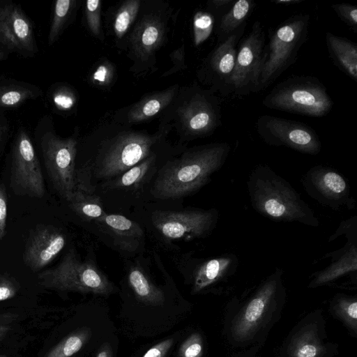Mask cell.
<instances>
[{
  "instance_id": "1",
  "label": "cell",
  "mask_w": 357,
  "mask_h": 357,
  "mask_svg": "<svg viewBox=\"0 0 357 357\" xmlns=\"http://www.w3.org/2000/svg\"><path fill=\"white\" fill-rule=\"evenodd\" d=\"M171 126L154 133L111 123L78 141L76 189L92 193L151 154L170 146L166 142Z\"/></svg>"
},
{
  "instance_id": "2",
  "label": "cell",
  "mask_w": 357,
  "mask_h": 357,
  "mask_svg": "<svg viewBox=\"0 0 357 357\" xmlns=\"http://www.w3.org/2000/svg\"><path fill=\"white\" fill-rule=\"evenodd\" d=\"M231 151L227 142L184 149L158 171L151 189V202H176L199 192L225 163Z\"/></svg>"
},
{
  "instance_id": "3",
  "label": "cell",
  "mask_w": 357,
  "mask_h": 357,
  "mask_svg": "<svg viewBox=\"0 0 357 357\" xmlns=\"http://www.w3.org/2000/svg\"><path fill=\"white\" fill-rule=\"evenodd\" d=\"M128 216L143 226L153 248L172 253L181 251L177 242L209 236L217 227L219 211L215 208H165L149 202Z\"/></svg>"
},
{
  "instance_id": "4",
  "label": "cell",
  "mask_w": 357,
  "mask_h": 357,
  "mask_svg": "<svg viewBox=\"0 0 357 357\" xmlns=\"http://www.w3.org/2000/svg\"><path fill=\"white\" fill-rule=\"evenodd\" d=\"M247 188L251 206L261 215L274 222L319 226V218L301 195L268 165L254 167Z\"/></svg>"
},
{
  "instance_id": "5",
  "label": "cell",
  "mask_w": 357,
  "mask_h": 357,
  "mask_svg": "<svg viewBox=\"0 0 357 357\" xmlns=\"http://www.w3.org/2000/svg\"><path fill=\"white\" fill-rule=\"evenodd\" d=\"M183 149L169 146L151 154L115 178L100 185L98 195L109 213L129 215L151 202V189L155 175L162 165Z\"/></svg>"
},
{
  "instance_id": "6",
  "label": "cell",
  "mask_w": 357,
  "mask_h": 357,
  "mask_svg": "<svg viewBox=\"0 0 357 357\" xmlns=\"http://www.w3.org/2000/svg\"><path fill=\"white\" fill-rule=\"evenodd\" d=\"M38 276L41 285L62 291L109 296L117 290L98 266L91 245L84 259L75 248H69L56 266L40 273Z\"/></svg>"
},
{
  "instance_id": "7",
  "label": "cell",
  "mask_w": 357,
  "mask_h": 357,
  "mask_svg": "<svg viewBox=\"0 0 357 357\" xmlns=\"http://www.w3.org/2000/svg\"><path fill=\"white\" fill-rule=\"evenodd\" d=\"M309 25L308 14H297L269 32L256 92L267 88L296 62L300 49L307 40Z\"/></svg>"
},
{
  "instance_id": "8",
  "label": "cell",
  "mask_w": 357,
  "mask_h": 357,
  "mask_svg": "<svg viewBox=\"0 0 357 357\" xmlns=\"http://www.w3.org/2000/svg\"><path fill=\"white\" fill-rule=\"evenodd\" d=\"M268 109L314 117L326 116L333 102L324 84L312 76L292 75L276 84L262 100Z\"/></svg>"
},
{
  "instance_id": "9",
  "label": "cell",
  "mask_w": 357,
  "mask_h": 357,
  "mask_svg": "<svg viewBox=\"0 0 357 357\" xmlns=\"http://www.w3.org/2000/svg\"><path fill=\"white\" fill-rule=\"evenodd\" d=\"M122 259L146 253L147 236L143 226L135 219L121 213L107 212L84 227Z\"/></svg>"
},
{
  "instance_id": "10",
  "label": "cell",
  "mask_w": 357,
  "mask_h": 357,
  "mask_svg": "<svg viewBox=\"0 0 357 357\" xmlns=\"http://www.w3.org/2000/svg\"><path fill=\"white\" fill-rule=\"evenodd\" d=\"M77 135L61 138L52 132L41 140V149L48 177L59 197L69 199L77 188Z\"/></svg>"
},
{
  "instance_id": "11",
  "label": "cell",
  "mask_w": 357,
  "mask_h": 357,
  "mask_svg": "<svg viewBox=\"0 0 357 357\" xmlns=\"http://www.w3.org/2000/svg\"><path fill=\"white\" fill-rule=\"evenodd\" d=\"M174 267L197 294L226 280L238 267L239 260L234 253H225L210 257H197L193 251L171 253Z\"/></svg>"
},
{
  "instance_id": "12",
  "label": "cell",
  "mask_w": 357,
  "mask_h": 357,
  "mask_svg": "<svg viewBox=\"0 0 357 357\" xmlns=\"http://www.w3.org/2000/svg\"><path fill=\"white\" fill-rule=\"evenodd\" d=\"M255 128L261 139L270 146H285L312 155L321 151L318 134L303 122L264 114L257 118Z\"/></svg>"
},
{
  "instance_id": "13",
  "label": "cell",
  "mask_w": 357,
  "mask_h": 357,
  "mask_svg": "<svg viewBox=\"0 0 357 357\" xmlns=\"http://www.w3.org/2000/svg\"><path fill=\"white\" fill-rule=\"evenodd\" d=\"M220 98L211 89L191 90L178 115L184 139L192 140L211 135L221 125Z\"/></svg>"
},
{
  "instance_id": "14",
  "label": "cell",
  "mask_w": 357,
  "mask_h": 357,
  "mask_svg": "<svg viewBox=\"0 0 357 357\" xmlns=\"http://www.w3.org/2000/svg\"><path fill=\"white\" fill-rule=\"evenodd\" d=\"M266 34L259 21L252 24L249 33L241 40L236 57L231 91L243 96L256 92L257 80L264 62Z\"/></svg>"
},
{
  "instance_id": "15",
  "label": "cell",
  "mask_w": 357,
  "mask_h": 357,
  "mask_svg": "<svg viewBox=\"0 0 357 357\" xmlns=\"http://www.w3.org/2000/svg\"><path fill=\"white\" fill-rule=\"evenodd\" d=\"M10 187L16 195L42 198L45 193L42 169L27 133L17 134L12 151Z\"/></svg>"
},
{
  "instance_id": "16",
  "label": "cell",
  "mask_w": 357,
  "mask_h": 357,
  "mask_svg": "<svg viewBox=\"0 0 357 357\" xmlns=\"http://www.w3.org/2000/svg\"><path fill=\"white\" fill-rule=\"evenodd\" d=\"M301 183L312 199L333 210L343 207L352 210L356 206L348 180L334 168L313 166L303 176Z\"/></svg>"
},
{
  "instance_id": "17",
  "label": "cell",
  "mask_w": 357,
  "mask_h": 357,
  "mask_svg": "<svg viewBox=\"0 0 357 357\" xmlns=\"http://www.w3.org/2000/svg\"><path fill=\"white\" fill-rule=\"evenodd\" d=\"M345 235L347 242L337 250L326 253L321 259L331 258V263L321 271L312 274L308 287L314 288L326 284L347 275H356L357 272V216L342 221L336 231L329 236L331 242Z\"/></svg>"
},
{
  "instance_id": "18",
  "label": "cell",
  "mask_w": 357,
  "mask_h": 357,
  "mask_svg": "<svg viewBox=\"0 0 357 357\" xmlns=\"http://www.w3.org/2000/svg\"><path fill=\"white\" fill-rule=\"evenodd\" d=\"M242 26L218 45L207 56L199 70L202 82L210 86L214 93L223 96L231 93V82L234 70L237 46L245 30Z\"/></svg>"
},
{
  "instance_id": "19",
  "label": "cell",
  "mask_w": 357,
  "mask_h": 357,
  "mask_svg": "<svg viewBox=\"0 0 357 357\" xmlns=\"http://www.w3.org/2000/svg\"><path fill=\"white\" fill-rule=\"evenodd\" d=\"M66 243L67 236L61 229L53 225L40 226L27 239L24 262L33 271H39L56 258Z\"/></svg>"
},
{
  "instance_id": "20",
  "label": "cell",
  "mask_w": 357,
  "mask_h": 357,
  "mask_svg": "<svg viewBox=\"0 0 357 357\" xmlns=\"http://www.w3.org/2000/svg\"><path fill=\"white\" fill-rule=\"evenodd\" d=\"M282 271L276 268L259 287L236 323L234 331L238 337H245L251 333L266 310L282 294Z\"/></svg>"
},
{
  "instance_id": "21",
  "label": "cell",
  "mask_w": 357,
  "mask_h": 357,
  "mask_svg": "<svg viewBox=\"0 0 357 357\" xmlns=\"http://www.w3.org/2000/svg\"><path fill=\"white\" fill-rule=\"evenodd\" d=\"M0 39L12 50L33 52V27L19 6L10 3L0 8Z\"/></svg>"
},
{
  "instance_id": "22",
  "label": "cell",
  "mask_w": 357,
  "mask_h": 357,
  "mask_svg": "<svg viewBox=\"0 0 357 357\" xmlns=\"http://www.w3.org/2000/svg\"><path fill=\"white\" fill-rule=\"evenodd\" d=\"M326 43L334 64L351 79L357 82V44L347 38L326 33Z\"/></svg>"
},
{
  "instance_id": "23",
  "label": "cell",
  "mask_w": 357,
  "mask_h": 357,
  "mask_svg": "<svg viewBox=\"0 0 357 357\" xmlns=\"http://www.w3.org/2000/svg\"><path fill=\"white\" fill-rule=\"evenodd\" d=\"M132 46L137 56L148 57L159 47L164 36V26L157 17L146 16L136 26Z\"/></svg>"
},
{
  "instance_id": "24",
  "label": "cell",
  "mask_w": 357,
  "mask_h": 357,
  "mask_svg": "<svg viewBox=\"0 0 357 357\" xmlns=\"http://www.w3.org/2000/svg\"><path fill=\"white\" fill-rule=\"evenodd\" d=\"M178 86L148 95L133 105L127 113V123H139L155 116L173 100Z\"/></svg>"
},
{
  "instance_id": "25",
  "label": "cell",
  "mask_w": 357,
  "mask_h": 357,
  "mask_svg": "<svg viewBox=\"0 0 357 357\" xmlns=\"http://www.w3.org/2000/svg\"><path fill=\"white\" fill-rule=\"evenodd\" d=\"M66 202L84 227L100 218L107 212L98 195L79 189H76Z\"/></svg>"
},
{
  "instance_id": "26",
  "label": "cell",
  "mask_w": 357,
  "mask_h": 357,
  "mask_svg": "<svg viewBox=\"0 0 357 357\" xmlns=\"http://www.w3.org/2000/svg\"><path fill=\"white\" fill-rule=\"evenodd\" d=\"M252 0H238L220 19L218 29V43L225 40L243 26L255 8Z\"/></svg>"
},
{
  "instance_id": "27",
  "label": "cell",
  "mask_w": 357,
  "mask_h": 357,
  "mask_svg": "<svg viewBox=\"0 0 357 357\" xmlns=\"http://www.w3.org/2000/svg\"><path fill=\"white\" fill-rule=\"evenodd\" d=\"M74 0H57L48 35V43L52 45L59 38L75 8Z\"/></svg>"
},
{
  "instance_id": "28",
  "label": "cell",
  "mask_w": 357,
  "mask_h": 357,
  "mask_svg": "<svg viewBox=\"0 0 357 357\" xmlns=\"http://www.w3.org/2000/svg\"><path fill=\"white\" fill-rule=\"evenodd\" d=\"M90 335L88 328L80 330L61 342L46 357H70L83 347Z\"/></svg>"
},
{
  "instance_id": "29",
  "label": "cell",
  "mask_w": 357,
  "mask_h": 357,
  "mask_svg": "<svg viewBox=\"0 0 357 357\" xmlns=\"http://www.w3.org/2000/svg\"><path fill=\"white\" fill-rule=\"evenodd\" d=\"M140 6V1L130 0L119 9L114 21V31L118 38H122L135 19Z\"/></svg>"
},
{
  "instance_id": "30",
  "label": "cell",
  "mask_w": 357,
  "mask_h": 357,
  "mask_svg": "<svg viewBox=\"0 0 357 357\" xmlns=\"http://www.w3.org/2000/svg\"><path fill=\"white\" fill-rule=\"evenodd\" d=\"M34 95L33 91L21 86L0 87V107H12L22 104Z\"/></svg>"
},
{
  "instance_id": "31",
  "label": "cell",
  "mask_w": 357,
  "mask_h": 357,
  "mask_svg": "<svg viewBox=\"0 0 357 357\" xmlns=\"http://www.w3.org/2000/svg\"><path fill=\"white\" fill-rule=\"evenodd\" d=\"M214 24L213 16L207 12H198L194 17V40L199 45L211 35Z\"/></svg>"
},
{
  "instance_id": "32",
  "label": "cell",
  "mask_w": 357,
  "mask_h": 357,
  "mask_svg": "<svg viewBox=\"0 0 357 357\" xmlns=\"http://www.w3.org/2000/svg\"><path fill=\"white\" fill-rule=\"evenodd\" d=\"M320 352V347L312 335L305 334L300 337L294 344L293 357H317Z\"/></svg>"
},
{
  "instance_id": "33",
  "label": "cell",
  "mask_w": 357,
  "mask_h": 357,
  "mask_svg": "<svg viewBox=\"0 0 357 357\" xmlns=\"http://www.w3.org/2000/svg\"><path fill=\"white\" fill-rule=\"evenodd\" d=\"M100 0H88L86 2L85 12L88 26L96 37H100Z\"/></svg>"
},
{
  "instance_id": "34",
  "label": "cell",
  "mask_w": 357,
  "mask_h": 357,
  "mask_svg": "<svg viewBox=\"0 0 357 357\" xmlns=\"http://www.w3.org/2000/svg\"><path fill=\"white\" fill-rule=\"evenodd\" d=\"M331 8L348 26L357 33V8L347 3L332 4Z\"/></svg>"
},
{
  "instance_id": "35",
  "label": "cell",
  "mask_w": 357,
  "mask_h": 357,
  "mask_svg": "<svg viewBox=\"0 0 357 357\" xmlns=\"http://www.w3.org/2000/svg\"><path fill=\"white\" fill-rule=\"evenodd\" d=\"M202 354V342L200 335L197 333L191 335L180 347V357H201Z\"/></svg>"
},
{
  "instance_id": "36",
  "label": "cell",
  "mask_w": 357,
  "mask_h": 357,
  "mask_svg": "<svg viewBox=\"0 0 357 357\" xmlns=\"http://www.w3.org/2000/svg\"><path fill=\"white\" fill-rule=\"evenodd\" d=\"M338 309L342 315L356 326L357 319V301L356 299L342 298L338 300Z\"/></svg>"
},
{
  "instance_id": "37",
  "label": "cell",
  "mask_w": 357,
  "mask_h": 357,
  "mask_svg": "<svg viewBox=\"0 0 357 357\" xmlns=\"http://www.w3.org/2000/svg\"><path fill=\"white\" fill-rule=\"evenodd\" d=\"M7 195L5 188L0 185V241L6 233Z\"/></svg>"
},
{
  "instance_id": "38",
  "label": "cell",
  "mask_w": 357,
  "mask_h": 357,
  "mask_svg": "<svg viewBox=\"0 0 357 357\" xmlns=\"http://www.w3.org/2000/svg\"><path fill=\"white\" fill-rule=\"evenodd\" d=\"M172 344V339L164 340L150 348L143 357H165Z\"/></svg>"
},
{
  "instance_id": "39",
  "label": "cell",
  "mask_w": 357,
  "mask_h": 357,
  "mask_svg": "<svg viewBox=\"0 0 357 357\" xmlns=\"http://www.w3.org/2000/svg\"><path fill=\"white\" fill-rule=\"evenodd\" d=\"M15 287L7 278H0V301L8 299L14 296Z\"/></svg>"
},
{
  "instance_id": "40",
  "label": "cell",
  "mask_w": 357,
  "mask_h": 357,
  "mask_svg": "<svg viewBox=\"0 0 357 357\" xmlns=\"http://www.w3.org/2000/svg\"><path fill=\"white\" fill-rule=\"evenodd\" d=\"M55 105L61 109H68L74 104L73 97L66 92H59L54 97Z\"/></svg>"
},
{
  "instance_id": "41",
  "label": "cell",
  "mask_w": 357,
  "mask_h": 357,
  "mask_svg": "<svg viewBox=\"0 0 357 357\" xmlns=\"http://www.w3.org/2000/svg\"><path fill=\"white\" fill-rule=\"evenodd\" d=\"M234 0H212L208 2V8L216 13H226L234 3Z\"/></svg>"
},
{
  "instance_id": "42",
  "label": "cell",
  "mask_w": 357,
  "mask_h": 357,
  "mask_svg": "<svg viewBox=\"0 0 357 357\" xmlns=\"http://www.w3.org/2000/svg\"><path fill=\"white\" fill-rule=\"evenodd\" d=\"M109 69L107 66L102 65L100 66L93 75V79L99 83H105L109 80Z\"/></svg>"
},
{
  "instance_id": "43",
  "label": "cell",
  "mask_w": 357,
  "mask_h": 357,
  "mask_svg": "<svg viewBox=\"0 0 357 357\" xmlns=\"http://www.w3.org/2000/svg\"><path fill=\"white\" fill-rule=\"evenodd\" d=\"M171 58L172 61L176 63V67L178 68V69H181V67H185L184 65V53L183 47L182 49L181 48L174 51L171 54Z\"/></svg>"
},
{
  "instance_id": "44",
  "label": "cell",
  "mask_w": 357,
  "mask_h": 357,
  "mask_svg": "<svg viewBox=\"0 0 357 357\" xmlns=\"http://www.w3.org/2000/svg\"><path fill=\"white\" fill-rule=\"evenodd\" d=\"M96 357H113L110 344L108 343L102 344Z\"/></svg>"
},
{
  "instance_id": "45",
  "label": "cell",
  "mask_w": 357,
  "mask_h": 357,
  "mask_svg": "<svg viewBox=\"0 0 357 357\" xmlns=\"http://www.w3.org/2000/svg\"><path fill=\"white\" fill-rule=\"evenodd\" d=\"M303 0H273L272 1L273 3H275V4H278V5H286V6H288V5H291V4H296V3H299L302 1Z\"/></svg>"
},
{
  "instance_id": "46",
  "label": "cell",
  "mask_w": 357,
  "mask_h": 357,
  "mask_svg": "<svg viewBox=\"0 0 357 357\" xmlns=\"http://www.w3.org/2000/svg\"><path fill=\"white\" fill-rule=\"evenodd\" d=\"M7 330L8 329L6 327H5L4 326L0 325V340L3 336V335L6 333ZM0 357H3V356L0 355Z\"/></svg>"
},
{
  "instance_id": "47",
  "label": "cell",
  "mask_w": 357,
  "mask_h": 357,
  "mask_svg": "<svg viewBox=\"0 0 357 357\" xmlns=\"http://www.w3.org/2000/svg\"><path fill=\"white\" fill-rule=\"evenodd\" d=\"M0 140H1V133H0Z\"/></svg>"
},
{
  "instance_id": "48",
  "label": "cell",
  "mask_w": 357,
  "mask_h": 357,
  "mask_svg": "<svg viewBox=\"0 0 357 357\" xmlns=\"http://www.w3.org/2000/svg\"><path fill=\"white\" fill-rule=\"evenodd\" d=\"M0 57H1V53H0Z\"/></svg>"
}]
</instances>
